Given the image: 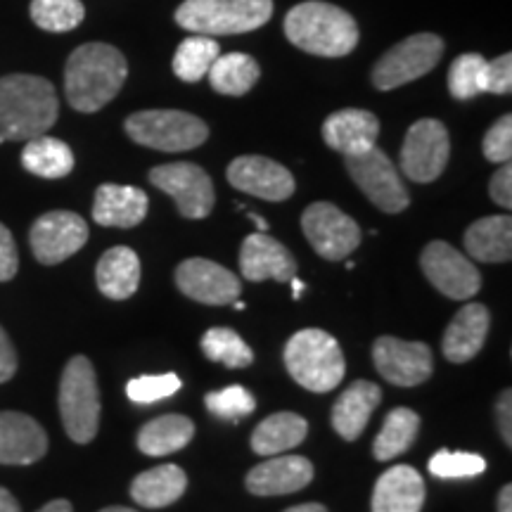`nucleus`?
I'll return each mask as SVG.
<instances>
[{"instance_id":"f257e3e1","label":"nucleus","mask_w":512,"mask_h":512,"mask_svg":"<svg viewBox=\"0 0 512 512\" xmlns=\"http://www.w3.org/2000/svg\"><path fill=\"white\" fill-rule=\"evenodd\" d=\"M128 76V62L110 43H83L64 67V95L76 112L93 114L117 98Z\"/></svg>"},{"instance_id":"f03ea898","label":"nucleus","mask_w":512,"mask_h":512,"mask_svg":"<svg viewBox=\"0 0 512 512\" xmlns=\"http://www.w3.org/2000/svg\"><path fill=\"white\" fill-rule=\"evenodd\" d=\"M60 114L55 86L43 76L8 74L0 79V136L31 140L46 136Z\"/></svg>"},{"instance_id":"7ed1b4c3","label":"nucleus","mask_w":512,"mask_h":512,"mask_svg":"<svg viewBox=\"0 0 512 512\" xmlns=\"http://www.w3.org/2000/svg\"><path fill=\"white\" fill-rule=\"evenodd\" d=\"M285 36L292 46L318 57H344L358 46L356 19L323 0L294 5L285 17Z\"/></svg>"},{"instance_id":"20e7f679","label":"nucleus","mask_w":512,"mask_h":512,"mask_svg":"<svg viewBox=\"0 0 512 512\" xmlns=\"http://www.w3.org/2000/svg\"><path fill=\"white\" fill-rule=\"evenodd\" d=\"M283 358L292 380L316 394L332 392L347 373V361H344L339 342L318 328L294 332Z\"/></svg>"},{"instance_id":"39448f33","label":"nucleus","mask_w":512,"mask_h":512,"mask_svg":"<svg viewBox=\"0 0 512 512\" xmlns=\"http://www.w3.org/2000/svg\"><path fill=\"white\" fill-rule=\"evenodd\" d=\"M273 15V0H185L176 24L190 34L233 36L261 29Z\"/></svg>"},{"instance_id":"423d86ee","label":"nucleus","mask_w":512,"mask_h":512,"mask_svg":"<svg viewBox=\"0 0 512 512\" xmlns=\"http://www.w3.org/2000/svg\"><path fill=\"white\" fill-rule=\"evenodd\" d=\"M60 415L74 444H91L100 430L98 375L86 356H74L62 370Z\"/></svg>"},{"instance_id":"0eeeda50","label":"nucleus","mask_w":512,"mask_h":512,"mask_svg":"<svg viewBox=\"0 0 512 512\" xmlns=\"http://www.w3.org/2000/svg\"><path fill=\"white\" fill-rule=\"evenodd\" d=\"M133 143L159 152H188L207 143L209 126L200 117L181 110H145L126 119Z\"/></svg>"},{"instance_id":"6e6552de","label":"nucleus","mask_w":512,"mask_h":512,"mask_svg":"<svg viewBox=\"0 0 512 512\" xmlns=\"http://www.w3.org/2000/svg\"><path fill=\"white\" fill-rule=\"evenodd\" d=\"M444 55V41L437 34H413L389 48L373 67L377 91H394L430 74Z\"/></svg>"},{"instance_id":"1a4fd4ad","label":"nucleus","mask_w":512,"mask_h":512,"mask_svg":"<svg viewBox=\"0 0 512 512\" xmlns=\"http://www.w3.org/2000/svg\"><path fill=\"white\" fill-rule=\"evenodd\" d=\"M344 164H347L351 181L384 214H401L403 209H408L411 195L403 185L399 169L380 147L375 145L368 152H361V155L344 157Z\"/></svg>"},{"instance_id":"9d476101","label":"nucleus","mask_w":512,"mask_h":512,"mask_svg":"<svg viewBox=\"0 0 512 512\" xmlns=\"http://www.w3.org/2000/svg\"><path fill=\"white\" fill-rule=\"evenodd\" d=\"M451 140L439 119H420L408 128L401 147V171L413 183H432L444 174Z\"/></svg>"},{"instance_id":"9b49d317","label":"nucleus","mask_w":512,"mask_h":512,"mask_svg":"<svg viewBox=\"0 0 512 512\" xmlns=\"http://www.w3.org/2000/svg\"><path fill=\"white\" fill-rule=\"evenodd\" d=\"M302 230L323 259L344 261L361 245V228L332 202H313L302 214Z\"/></svg>"},{"instance_id":"f8f14e48","label":"nucleus","mask_w":512,"mask_h":512,"mask_svg":"<svg viewBox=\"0 0 512 512\" xmlns=\"http://www.w3.org/2000/svg\"><path fill=\"white\" fill-rule=\"evenodd\" d=\"M150 183L176 202L185 219H207L214 209V183L202 166L192 162L155 166L150 171Z\"/></svg>"},{"instance_id":"ddd939ff","label":"nucleus","mask_w":512,"mask_h":512,"mask_svg":"<svg viewBox=\"0 0 512 512\" xmlns=\"http://www.w3.org/2000/svg\"><path fill=\"white\" fill-rule=\"evenodd\" d=\"M420 266L425 278L448 299L467 302L482 290V275L477 266L444 240H434L422 249Z\"/></svg>"},{"instance_id":"4468645a","label":"nucleus","mask_w":512,"mask_h":512,"mask_svg":"<svg viewBox=\"0 0 512 512\" xmlns=\"http://www.w3.org/2000/svg\"><path fill=\"white\" fill-rule=\"evenodd\" d=\"M88 242V226L74 211H48L29 230V245L36 261L55 266L67 261Z\"/></svg>"},{"instance_id":"2eb2a0df","label":"nucleus","mask_w":512,"mask_h":512,"mask_svg":"<svg viewBox=\"0 0 512 512\" xmlns=\"http://www.w3.org/2000/svg\"><path fill=\"white\" fill-rule=\"evenodd\" d=\"M377 373L396 387H418L432 377L434 358L427 344L380 337L373 347Z\"/></svg>"},{"instance_id":"dca6fc26","label":"nucleus","mask_w":512,"mask_h":512,"mask_svg":"<svg viewBox=\"0 0 512 512\" xmlns=\"http://www.w3.org/2000/svg\"><path fill=\"white\" fill-rule=\"evenodd\" d=\"M176 285L185 297L207 306H228L242 294L238 275L209 259H185L176 268Z\"/></svg>"},{"instance_id":"f3484780","label":"nucleus","mask_w":512,"mask_h":512,"mask_svg":"<svg viewBox=\"0 0 512 512\" xmlns=\"http://www.w3.org/2000/svg\"><path fill=\"white\" fill-rule=\"evenodd\" d=\"M228 183L235 190L247 192V195H254L266 202H285L297 190L290 169L261 155L233 159L228 166Z\"/></svg>"},{"instance_id":"a211bd4d","label":"nucleus","mask_w":512,"mask_h":512,"mask_svg":"<svg viewBox=\"0 0 512 512\" xmlns=\"http://www.w3.org/2000/svg\"><path fill=\"white\" fill-rule=\"evenodd\" d=\"M240 271L252 283H290L297 275V261L283 242L266 233H252L240 247Z\"/></svg>"},{"instance_id":"6ab92c4d","label":"nucleus","mask_w":512,"mask_h":512,"mask_svg":"<svg viewBox=\"0 0 512 512\" xmlns=\"http://www.w3.org/2000/svg\"><path fill=\"white\" fill-rule=\"evenodd\" d=\"M48 453V434L31 415L0 411V465H34Z\"/></svg>"},{"instance_id":"aec40b11","label":"nucleus","mask_w":512,"mask_h":512,"mask_svg":"<svg viewBox=\"0 0 512 512\" xmlns=\"http://www.w3.org/2000/svg\"><path fill=\"white\" fill-rule=\"evenodd\" d=\"M313 482V463L304 456H271L249 470L247 491L254 496H285Z\"/></svg>"},{"instance_id":"412c9836","label":"nucleus","mask_w":512,"mask_h":512,"mask_svg":"<svg viewBox=\"0 0 512 512\" xmlns=\"http://www.w3.org/2000/svg\"><path fill=\"white\" fill-rule=\"evenodd\" d=\"M380 136V119L368 110H339L330 114L323 124V140L339 155L351 157L375 147Z\"/></svg>"},{"instance_id":"4be33fe9","label":"nucleus","mask_w":512,"mask_h":512,"mask_svg":"<svg viewBox=\"0 0 512 512\" xmlns=\"http://www.w3.org/2000/svg\"><path fill=\"white\" fill-rule=\"evenodd\" d=\"M147 195L133 185L105 183L95 190L93 221L105 228H136L147 216Z\"/></svg>"},{"instance_id":"5701e85b","label":"nucleus","mask_w":512,"mask_h":512,"mask_svg":"<svg viewBox=\"0 0 512 512\" xmlns=\"http://www.w3.org/2000/svg\"><path fill=\"white\" fill-rule=\"evenodd\" d=\"M425 482L411 465H394L377 479L373 489V512H420L425 505Z\"/></svg>"},{"instance_id":"b1692460","label":"nucleus","mask_w":512,"mask_h":512,"mask_svg":"<svg viewBox=\"0 0 512 512\" xmlns=\"http://www.w3.org/2000/svg\"><path fill=\"white\" fill-rule=\"evenodd\" d=\"M489 309L484 304H465L444 332V356L451 363L472 361L482 351L486 335H489Z\"/></svg>"},{"instance_id":"393cba45","label":"nucleus","mask_w":512,"mask_h":512,"mask_svg":"<svg viewBox=\"0 0 512 512\" xmlns=\"http://www.w3.org/2000/svg\"><path fill=\"white\" fill-rule=\"evenodd\" d=\"M382 403V389L368 380H356L339 394L332 406V427L344 441H356L366 430L370 415Z\"/></svg>"},{"instance_id":"a878e982","label":"nucleus","mask_w":512,"mask_h":512,"mask_svg":"<svg viewBox=\"0 0 512 512\" xmlns=\"http://www.w3.org/2000/svg\"><path fill=\"white\" fill-rule=\"evenodd\" d=\"M465 252L482 264L512 259V219L508 214L486 216L465 230Z\"/></svg>"},{"instance_id":"bb28decb","label":"nucleus","mask_w":512,"mask_h":512,"mask_svg":"<svg viewBox=\"0 0 512 512\" xmlns=\"http://www.w3.org/2000/svg\"><path fill=\"white\" fill-rule=\"evenodd\" d=\"M98 290L107 299L124 302L133 297L140 285V259L131 247H112L100 256L95 268Z\"/></svg>"},{"instance_id":"cd10ccee","label":"nucleus","mask_w":512,"mask_h":512,"mask_svg":"<svg viewBox=\"0 0 512 512\" xmlns=\"http://www.w3.org/2000/svg\"><path fill=\"white\" fill-rule=\"evenodd\" d=\"M188 489V477L178 465H157L140 472L131 484V498L143 508H166L174 505Z\"/></svg>"},{"instance_id":"c85d7f7f","label":"nucleus","mask_w":512,"mask_h":512,"mask_svg":"<svg viewBox=\"0 0 512 512\" xmlns=\"http://www.w3.org/2000/svg\"><path fill=\"white\" fill-rule=\"evenodd\" d=\"M309 434V422L302 415L283 411L268 415L264 422L256 425L252 434V451L256 456H280V453L297 448Z\"/></svg>"},{"instance_id":"c756f323","label":"nucleus","mask_w":512,"mask_h":512,"mask_svg":"<svg viewBox=\"0 0 512 512\" xmlns=\"http://www.w3.org/2000/svg\"><path fill=\"white\" fill-rule=\"evenodd\" d=\"M192 437H195V422L190 418L176 413L159 415V418L140 427L138 448L145 456L162 458L181 451V448L190 444Z\"/></svg>"},{"instance_id":"7c9ffc66","label":"nucleus","mask_w":512,"mask_h":512,"mask_svg":"<svg viewBox=\"0 0 512 512\" xmlns=\"http://www.w3.org/2000/svg\"><path fill=\"white\" fill-rule=\"evenodd\" d=\"M22 166L38 178H64L74 169V152L60 138L38 136L24 145Z\"/></svg>"},{"instance_id":"2f4dec72","label":"nucleus","mask_w":512,"mask_h":512,"mask_svg":"<svg viewBox=\"0 0 512 512\" xmlns=\"http://www.w3.org/2000/svg\"><path fill=\"white\" fill-rule=\"evenodd\" d=\"M207 76L216 93L240 98V95H247L256 86L261 69L254 57L245 53H228L216 57V62L211 64Z\"/></svg>"},{"instance_id":"473e14b6","label":"nucleus","mask_w":512,"mask_h":512,"mask_svg":"<svg viewBox=\"0 0 512 512\" xmlns=\"http://www.w3.org/2000/svg\"><path fill=\"white\" fill-rule=\"evenodd\" d=\"M420 432V415L411 411V408H394L384 418V425L380 434L375 437L373 444V456L375 460H387L399 458L401 453H406L408 448L415 444Z\"/></svg>"},{"instance_id":"72a5a7b5","label":"nucleus","mask_w":512,"mask_h":512,"mask_svg":"<svg viewBox=\"0 0 512 512\" xmlns=\"http://www.w3.org/2000/svg\"><path fill=\"white\" fill-rule=\"evenodd\" d=\"M221 55V46L211 36L192 34L174 55V74L185 83H197L209 74L211 64Z\"/></svg>"},{"instance_id":"f704fd0d","label":"nucleus","mask_w":512,"mask_h":512,"mask_svg":"<svg viewBox=\"0 0 512 512\" xmlns=\"http://www.w3.org/2000/svg\"><path fill=\"white\" fill-rule=\"evenodd\" d=\"M202 351L209 361L221 363L226 368H247L252 366L254 354L238 332L230 328H211L202 337Z\"/></svg>"},{"instance_id":"c9c22d12","label":"nucleus","mask_w":512,"mask_h":512,"mask_svg":"<svg viewBox=\"0 0 512 512\" xmlns=\"http://www.w3.org/2000/svg\"><path fill=\"white\" fill-rule=\"evenodd\" d=\"M31 19L38 29L64 34L79 27L86 17L81 0H31Z\"/></svg>"},{"instance_id":"e433bc0d","label":"nucleus","mask_w":512,"mask_h":512,"mask_svg":"<svg viewBox=\"0 0 512 512\" xmlns=\"http://www.w3.org/2000/svg\"><path fill=\"white\" fill-rule=\"evenodd\" d=\"M486 60L479 53H465L448 69V91L456 100H472L484 93Z\"/></svg>"},{"instance_id":"4c0bfd02","label":"nucleus","mask_w":512,"mask_h":512,"mask_svg":"<svg viewBox=\"0 0 512 512\" xmlns=\"http://www.w3.org/2000/svg\"><path fill=\"white\" fill-rule=\"evenodd\" d=\"M204 406H207V411L214 415V418L226 422H240L245 420L247 415L254 413L256 399L247 387H242V384H230L226 389L209 392L204 396Z\"/></svg>"},{"instance_id":"58836bf2","label":"nucleus","mask_w":512,"mask_h":512,"mask_svg":"<svg viewBox=\"0 0 512 512\" xmlns=\"http://www.w3.org/2000/svg\"><path fill=\"white\" fill-rule=\"evenodd\" d=\"M430 472L437 479H467L486 472V460L477 453L446 451L441 448L430 460Z\"/></svg>"},{"instance_id":"ea45409f","label":"nucleus","mask_w":512,"mask_h":512,"mask_svg":"<svg viewBox=\"0 0 512 512\" xmlns=\"http://www.w3.org/2000/svg\"><path fill=\"white\" fill-rule=\"evenodd\" d=\"M181 387L183 382L176 373L143 375L126 384V396L133 403H143V406H147V403L169 399V396H174Z\"/></svg>"},{"instance_id":"a19ab883","label":"nucleus","mask_w":512,"mask_h":512,"mask_svg":"<svg viewBox=\"0 0 512 512\" xmlns=\"http://www.w3.org/2000/svg\"><path fill=\"white\" fill-rule=\"evenodd\" d=\"M482 150L484 157L494 164H505L510 162L512 157V117L505 114L498 121H494V126L484 133L482 140Z\"/></svg>"},{"instance_id":"79ce46f5","label":"nucleus","mask_w":512,"mask_h":512,"mask_svg":"<svg viewBox=\"0 0 512 512\" xmlns=\"http://www.w3.org/2000/svg\"><path fill=\"white\" fill-rule=\"evenodd\" d=\"M512 91V55L505 53L496 60L486 62L484 93L508 95Z\"/></svg>"},{"instance_id":"37998d69","label":"nucleus","mask_w":512,"mask_h":512,"mask_svg":"<svg viewBox=\"0 0 512 512\" xmlns=\"http://www.w3.org/2000/svg\"><path fill=\"white\" fill-rule=\"evenodd\" d=\"M19 268V254H17V245L15 238L8 228L0 223V283H8L17 275Z\"/></svg>"},{"instance_id":"c03bdc74","label":"nucleus","mask_w":512,"mask_h":512,"mask_svg":"<svg viewBox=\"0 0 512 512\" xmlns=\"http://www.w3.org/2000/svg\"><path fill=\"white\" fill-rule=\"evenodd\" d=\"M489 195L498 207L510 209L512 207V166L510 162L501 164V169L491 176L489 183Z\"/></svg>"},{"instance_id":"a18cd8bd","label":"nucleus","mask_w":512,"mask_h":512,"mask_svg":"<svg viewBox=\"0 0 512 512\" xmlns=\"http://www.w3.org/2000/svg\"><path fill=\"white\" fill-rule=\"evenodd\" d=\"M496 422H498V432L505 441V446H512V394L510 389L498 396L496 401Z\"/></svg>"},{"instance_id":"49530a36","label":"nucleus","mask_w":512,"mask_h":512,"mask_svg":"<svg viewBox=\"0 0 512 512\" xmlns=\"http://www.w3.org/2000/svg\"><path fill=\"white\" fill-rule=\"evenodd\" d=\"M17 373V351L12 347L8 332L0 328V384L12 380Z\"/></svg>"},{"instance_id":"de8ad7c7","label":"nucleus","mask_w":512,"mask_h":512,"mask_svg":"<svg viewBox=\"0 0 512 512\" xmlns=\"http://www.w3.org/2000/svg\"><path fill=\"white\" fill-rule=\"evenodd\" d=\"M0 512H22L17 498L8 489H3V486H0Z\"/></svg>"},{"instance_id":"09e8293b","label":"nucleus","mask_w":512,"mask_h":512,"mask_svg":"<svg viewBox=\"0 0 512 512\" xmlns=\"http://www.w3.org/2000/svg\"><path fill=\"white\" fill-rule=\"evenodd\" d=\"M498 512H512V486L505 484L498 494Z\"/></svg>"},{"instance_id":"8fccbe9b","label":"nucleus","mask_w":512,"mask_h":512,"mask_svg":"<svg viewBox=\"0 0 512 512\" xmlns=\"http://www.w3.org/2000/svg\"><path fill=\"white\" fill-rule=\"evenodd\" d=\"M38 512H74V508H72V503L64 501V498H57V501H50L43 505Z\"/></svg>"},{"instance_id":"3c124183","label":"nucleus","mask_w":512,"mask_h":512,"mask_svg":"<svg viewBox=\"0 0 512 512\" xmlns=\"http://www.w3.org/2000/svg\"><path fill=\"white\" fill-rule=\"evenodd\" d=\"M285 512H328V508L320 503H302V505H294V508H287Z\"/></svg>"},{"instance_id":"603ef678","label":"nucleus","mask_w":512,"mask_h":512,"mask_svg":"<svg viewBox=\"0 0 512 512\" xmlns=\"http://www.w3.org/2000/svg\"><path fill=\"white\" fill-rule=\"evenodd\" d=\"M245 209H247V207H245ZM247 216H249V221L256 223V228H259V233H268V221L264 219V216H259V214H256V211H249V209H247Z\"/></svg>"},{"instance_id":"864d4df0","label":"nucleus","mask_w":512,"mask_h":512,"mask_svg":"<svg viewBox=\"0 0 512 512\" xmlns=\"http://www.w3.org/2000/svg\"><path fill=\"white\" fill-rule=\"evenodd\" d=\"M292 283V299L294 302H297V299H302V294H304V290H306V285L302 283V280L297 278V275H294V278L290 280Z\"/></svg>"},{"instance_id":"5fc2aeb1","label":"nucleus","mask_w":512,"mask_h":512,"mask_svg":"<svg viewBox=\"0 0 512 512\" xmlns=\"http://www.w3.org/2000/svg\"><path fill=\"white\" fill-rule=\"evenodd\" d=\"M100 512H138V510L126 508V505H110V508H105V510H100Z\"/></svg>"},{"instance_id":"6e6d98bb","label":"nucleus","mask_w":512,"mask_h":512,"mask_svg":"<svg viewBox=\"0 0 512 512\" xmlns=\"http://www.w3.org/2000/svg\"><path fill=\"white\" fill-rule=\"evenodd\" d=\"M0 143H5V140H3V136H0Z\"/></svg>"}]
</instances>
